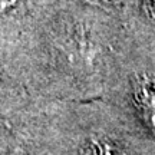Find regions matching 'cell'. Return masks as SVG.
I'll return each instance as SVG.
<instances>
[{
	"label": "cell",
	"instance_id": "1",
	"mask_svg": "<svg viewBox=\"0 0 155 155\" xmlns=\"http://www.w3.org/2000/svg\"><path fill=\"white\" fill-rule=\"evenodd\" d=\"M134 101L144 121L155 131V79L139 75L134 81Z\"/></svg>",
	"mask_w": 155,
	"mask_h": 155
},
{
	"label": "cell",
	"instance_id": "2",
	"mask_svg": "<svg viewBox=\"0 0 155 155\" xmlns=\"http://www.w3.org/2000/svg\"><path fill=\"white\" fill-rule=\"evenodd\" d=\"M82 155H124L108 139H91L83 148Z\"/></svg>",
	"mask_w": 155,
	"mask_h": 155
},
{
	"label": "cell",
	"instance_id": "3",
	"mask_svg": "<svg viewBox=\"0 0 155 155\" xmlns=\"http://www.w3.org/2000/svg\"><path fill=\"white\" fill-rule=\"evenodd\" d=\"M15 2H17V0H0V10H5V9H7L9 6H12Z\"/></svg>",
	"mask_w": 155,
	"mask_h": 155
},
{
	"label": "cell",
	"instance_id": "4",
	"mask_svg": "<svg viewBox=\"0 0 155 155\" xmlns=\"http://www.w3.org/2000/svg\"><path fill=\"white\" fill-rule=\"evenodd\" d=\"M151 7H152V12H154V16H155V0H151Z\"/></svg>",
	"mask_w": 155,
	"mask_h": 155
}]
</instances>
